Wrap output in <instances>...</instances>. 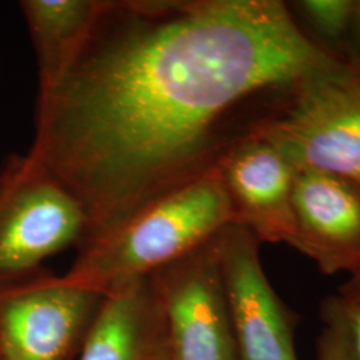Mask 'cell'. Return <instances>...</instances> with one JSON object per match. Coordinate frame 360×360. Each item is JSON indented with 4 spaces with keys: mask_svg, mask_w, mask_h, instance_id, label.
Returning <instances> with one entry per match:
<instances>
[{
    "mask_svg": "<svg viewBox=\"0 0 360 360\" xmlns=\"http://www.w3.org/2000/svg\"><path fill=\"white\" fill-rule=\"evenodd\" d=\"M46 267L0 290V360H74L103 306Z\"/></svg>",
    "mask_w": 360,
    "mask_h": 360,
    "instance_id": "obj_5",
    "label": "cell"
},
{
    "mask_svg": "<svg viewBox=\"0 0 360 360\" xmlns=\"http://www.w3.org/2000/svg\"><path fill=\"white\" fill-rule=\"evenodd\" d=\"M259 247L257 236L235 223L217 235L239 360H297L295 314L272 288L262 267Z\"/></svg>",
    "mask_w": 360,
    "mask_h": 360,
    "instance_id": "obj_7",
    "label": "cell"
},
{
    "mask_svg": "<svg viewBox=\"0 0 360 360\" xmlns=\"http://www.w3.org/2000/svg\"><path fill=\"white\" fill-rule=\"evenodd\" d=\"M214 169L230 200L235 224L250 230L260 243L291 245L297 169L278 148L250 135L227 150Z\"/></svg>",
    "mask_w": 360,
    "mask_h": 360,
    "instance_id": "obj_8",
    "label": "cell"
},
{
    "mask_svg": "<svg viewBox=\"0 0 360 360\" xmlns=\"http://www.w3.org/2000/svg\"><path fill=\"white\" fill-rule=\"evenodd\" d=\"M291 247L326 275L360 270V186L333 174L300 169L294 188Z\"/></svg>",
    "mask_w": 360,
    "mask_h": 360,
    "instance_id": "obj_9",
    "label": "cell"
},
{
    "mask_svg": "<svg viewBox=\"0 0 360 360\" xmlns=\"http://www.w3.org/2000/svg\"><path fill=\"white\" fill-rule=\"evenodd\" d=\"M290 8L307 23L321 46L338 56L345 55L355 13V0H299Z\"/></svg>",
    "mask_w": 360,
    "mask_h": 360,
    "instance_id": "obj_13",
    "label": "cell"
},
{
    "mask_svg": "<svg viewBox=\"0 0 360 360\" xmlns=\"http://www.w3.org/2000/svg\"><path fill=\"white\" fill-rule=\"evenodd\" d=\"M90 231L86 211L30 155L0 165V290L43 269L47 257L79 247Z\"/></svg>",
    "mask_w": 360,
    "mask_h": 360,
    "instance_id": "obj_4",
    "label": "cell"
},
{
    "mask_svg": "<svg viewBox=\"0 0 360 360\" xmlns=\"http://www.w3.org/2000/svg\"><path fill=\"white\" fill-rule=\"evenodd\" d=\"M322 333L316 340V360H360V306L339 294L321 304Z\"/></svg>",
    "mask_w": 360,
    "mask_h": 360,
    "instance_id": "obj_12",
    "label": "cell"
},
{
    "mask_svg": "<svg viewBox=\"0 0 360 360\" xmlns=\"http://www.w3.org/2000/svg\"><path fill=\"white\" fill-rule=\"evenodd\" d=\"M271 143L300 169L360 186V65L331 55L275 91L248 136Z\"/></svg>",
    "mask_w": 360,
    "mask_h": 360,
    "instance_id": "obj_3",
    "label": "cell"
},
{
    "mask_svg": "<svg viewBox=\"0 0 360 360\" xmlns=\"http://www.w3.org/2000/svg\"><path fill=\"white\" fill-rule=\"evenodd\" d=\"M343 58L360 65V0H355V13Z\"/></svg>",
    "mask_w": 360,
    "mask_h": 360,
    "instance_id": "obj_14",
    "label": "cell"
},
{
    "mask_svg": "<svg viewBox=\"0 0 360 360\" xmlns=\"http://www.w3.org/2000/svg\"><path fill=\"white\" fill-rule=\"evenodd\" d=\"M104 0H22L19 7L35 52L38 92L52 89L90 35Z\"/></svg>",
    "mask_w": 360,
    "mask_h": 360,
    "instance_id": "obj_11",
    "label": "cell"
},
{
    "mask_svg": "<svg viewBox=\"0 0 360 360\" xmlns=\"http://www.w3.org/2000/svg\"><path fill=\"white\" fill-rule=\"evenodd\" d=\"M233 223L215 169L144 207L115 230L77 248L62 279L107 295L188 254Z\"/></svg>",
    "mask_w": 360,
    "mask_h": 360,
    "instance_id": "obj_2",
    "label": "cell"
},
{
    "mask_svg": "<svg viewBox=\"0 0 360 360\" xmlns=\"http://www.w3.org/2000/svg\"><path fill=\"white\" fill-rule=\"evenodd\" d=\"M167 352L163 312L146 276L105 295L80 360H162Z\"/></svg>",
    "mask_w": 360,
    "mask_h": 360,
    "instance_id": "obj_10",
    "label": "cell"
},
{
    "mask_svg": "<svg viewBox=\"0 0 360 360\" xmlns=\"http://www.w3.org/2000/svg\"><path fill=\"white\" fill-rule=\"evenodd\" d=\"M162 360H172L171 359V355H169V351H168L167 354H166V356Z\"/></svg>",
    "mask_w": 360,
    "mask_h": 360,
    "instance_id": "obj_16",
    "label": "cell"
},
{
    "mask_svg": "<svg viewBox=\"0 0 360 360\" xmlns=\"http://www.w3.org/2000/svg\"><path fill=\"white\" fill-rule=\"evenodd\" d=\"M338 294L360 306V270L352 274L347 282L339 287Z\"/></svg>",
    "mask_w": 360,
    "mask_h": 360,
    "instance_id": "obj_15",
    "label": "cell"
},
{
    "mask_svg": "<svg viewBox=\"0 0 360 360\" xmlns=\"http://www.w3.org/2000/svg\"><path fill=\"white\" fill-rule=\"evenodd\" d=\"M217 235L148 276L172 360H239Z\"/></svg>",
    "mask_w": 360,
    "mask_h": 360,
    "instance_id": "obj_6",
    "label": "cell"
},
{
    "mask_svg": "<svg viewBox=\"0 0 360 360\" xmlns=\"http://www.w3.org/2000/svg\"><path fill=\"white\" fill-rule=\"evenodd\" d=\"M331 55L281 0H104L38 92L27 154L86 211V243L211 172L275 91Z\"/></svg>",
    "mask_w": 360,
    "mask_h": 360,
    "instance_id": "obj_1",
    "label": "cell"
}]
</instances>
